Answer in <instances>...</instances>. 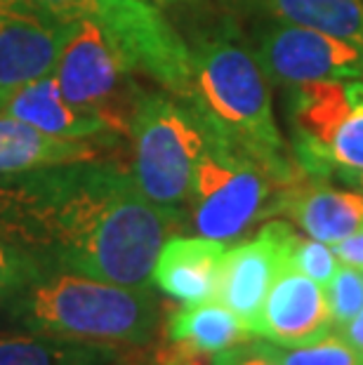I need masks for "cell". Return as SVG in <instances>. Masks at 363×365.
I'll return each mask as SVG.
<instances>
[{
	"label": "cell",
	"instance_id": "7402d4cb",
	"mask_svg": "<svg viewBox=\"0 0 363 365\" xmlns=\"http://www.w3.org/2000/svg\"><path fill=\"white\" fill-rule=\"evenodd\" d=\"M41 274L43 269L17 245H12L0 231V304L5 307L7 299H12L21 287Z\"/></svg>",
	"mask_w": 363,
	"mask_h": 365
},
{
	"label": "cell",
	"instance_id": "cb8c5ba5",
	"mask_svg": "<svg viewBox=\"0 0 363 365\" xmlns=\"http://www.w3.org/2000/svg\"><path fill=\"white\" fill-rule=\"evenodd\" d=\"M43 12H48L50 17L57 21H76L81 17H92L97 7V0H34Z\"/></svg>",
	"mask_w": 363,
	"mask_h": 365
},
{
	"label": "cell",
	"instance_id": "7c38bea8",
	"mask_svg": "<svg viewBox=\"0 0 363 365\" xmlns=\"http://www.w3.org/2000/svg\"><path fill=\"white\" fill-rule=\"evenodd\" d=\"M333 330L326 287L297 269L285 267L267 294L257 337L279 346H300Z\"/></svg>",
	"mask_w": 363,
	"mask_h": 365
},
{
	"label": "cell",
	"instance_id": "9a60e30c",
	"mask_svg": "<svg viewBox=\"0 0 363 365\" xmlns=\"http://www.w3.org/2000/svg\"><path fill=\"white\" fill-rule=\"evenodd\" d=\"M0 113L12 115L43 132L71 139H104L113 142L116 132L102 115L71 104L61 92L55 73L14 90L0 102Z\"/></svg>",
	"mask_w": 363,
	"mask_h": 365
},
{
	"label": "cell",
	"instance_id": "603a6c76",
	"mask_svg": "<svg viewBox=\"0 0 363 365\" xmlns=\"http://www.w3.org/2000/svg\"><path fill=\"white\" fill-rule=\"evenodd\" d=\"M288 267L297 269L300 274L309 276L312 281L326 287L330 283V278L335 276L337 271V257L333 252V247L328 243H321V240L314 238H302L297 236L295 245H292L290 252V262Z\"/></svg>",
	"mask_w": 363,
	"mask_h": 365
},
{
	"label": "cell",
	"instance_id": "277c9868",
	"mask_svg": "<svg viewBox=\"0 0 363 365\" xmlns=\"http://www.w3.org/2000/svg\"><path fill=\"white\" fill-rule=\"evenodd\" d=\"M128 135L137 189L151 203L184 212L208 144V120L189 99L140 92Z\"/></svg>",
	"mask_w": 363,
	"mask_h": 365
},
{
	"label": "cell",
	"instance_id": "7a4b0ae2",
	"mask_svg": "<svg viewBox=\"0 0 363 365\" xmlns=\"http://www.w3.org/2000/svg\"><path fill=\"white\" fill-rule=\"evenodd\" d=\"M5 309L26 332L78 344L146 346L158 328V299L151 287L68 271H43L7 299Z\"/></svg>",
	"mask_w": 363,
	"mask_h": 365
},
{
	"label": "cell",
	"instance_id": "83f0119b",
	"mask_svg": "<svg viewBox=\"0 0 363 365\" xmlns=\"http://www.w3.org/2000/svg\"><path fill=\"white\" fill-rule=\"evenodd\" d=\"M31 7H38L34 0H0V14L17 12V10H31Z\"/></svg>",
	"mask_w": 363,
	"mask_h": 365
},
{
	"label": "cell",
	"instance_id": "d4e9b609",
	"mask_svg": "<svg viewBox=\"0 0 363 365\" xmlns=\"http://www.w3.org/2000/svg\"><path fill=\"white\" fill-rule=\"evenodd\" d=\"M213 365H279L272 356H267L262 349L250 339L248 344L227 349V351L215 354Z\"/></svg>",
	"mask_w": 363,
	"mask_h": 365
},
{
	"label": "cell",
	"instance_id": "8992f818",
	"mask_svg": "<svg viewBox=\"0 0 363 365\" xmlns=\"http://www.w3.org/2000/svg\"><path fill=\"white\" fill-rule=\"evenodd\" d=\"M290 144L305 177L363 170V78L288 88Z\"/></svg>",
	"mask_w": 363,
	"mask_h": 365
},
{
	"label": "cell",
	"instance_id": "52a82bcc",
	"mask_svg": "<svg viewBox=\"0 0 363 365\" xmlns=\"http://www.w3.org/2000/svg\"><path fill=\"white\" fill-rule=\"evenodd\" d=\"M128 66L95 17L68 21L55 78L71 104L95 111L116 132H128L137 92Z\"/></svg>",
	"mask_w": 363,
	"mask_h": 365
},
{
	"label": "cell",
	"instance_id": "8fae6325",
	"mask_svg": "<svg viewBox=\"0 0 363 365\" xmlns=\"http://www.w3.org/2000/svg\"><path fill=\"white\" fill-rule=\"evenodd\" d=\"M68 24L41 7L0 14V102L55 73Z\"/></svg>",
	"mask_w": 363,
	"mask_h": 365
},
{
	"label": "cell",
	"instance_id": "44dd1931",
	"mask_svg": "<svg viewBox=\"0 0 363 365\" xmlns=\"http://www.w3.org/2000/svg\"><path fill=\"white\" fill-rule=\"evenodd\" d=\"M326 294L333 325L339 328L363 309V271L339 264L335 276L326 285Z\"/></svg>",
	"mask_w": 363,
	"mask_h": 365
},
{
	"label": "cell",
	"instance_id": "9c48e42d",
	"mask_svg": "<svg viewBox=\"0 0 363 365\" xmlns=\"http://www.w3.org/2000/svg\"><path fill=\"white\" fill-rule=\"evenodd\" d=\"M250 43L265 76L285 90L314 81L363 78L357 45L323 31L257 19Z\"/></svg>",
	"mask_w": 363,
	"mask_h": 365
},
{
	"label": "cell",
	"instance_id": "3957f363",
	"mask_svg": "<svg viewBox=\"0 0 363 365\" xmlns=\"http://www.w3.org/2000/svg\"><path fill=\"white\" fill-rule=\"evenodd\" d=\"M189 54V92L182 99H189L210 125L257 158L283 186L305 180L276 123L267 76L252 50L220 34L198 38Z\"/></svg>",
	"mask_w": 363,
	"mask_h": 365
},
{
	"label": "cell",
	"instance_id": "4316f807",
	"mask_svg": "<svg viewBox=\"0 0 363 365\" xmlns=\"http://www.w3.org/2000/svg\"><path fill=\"white\" fill-rule=\"evenodd\" d=\"M335 330L342 335L347 344H352L359 354H363V309L352 318V321H347L344 325H339Z\"/></svg>",
	"mask_w": 363,
	"mask_h": 365
},
{
	"label": "cell",
	"instance_id": "2e32d148",
	"mask_svg": "<svg viewBox=\"0 0 363 365\" xmlns=\"http://www.w3.org/2000/svg\"><path fill=\"white\" fill-rule=\"evenodd\" d=\"M104 139H71L43 132L29 123L0 113V175H17L52 165L99 158Z\"/></svg>",
	"mask_w": 363,
	"mask_h": 365
},
{
	"label": "cell",
	"instance_id": "ba28073f",
	"mask_svg": "<svg viewBox=\"0 0 363 365\" xmlns=\"http://www.w3.org/2000/svg\"><path fill=\"white\" fill-rule=\"evenodd\" d=\"M130 73H144L175 97H187L191 54L184 38L146 0H97L95 14Z\"/></svg>",
	"mask_w": 363,
	"mask_h": 365
},
{
	"label": "cell",
	"instance_id": "5b68a950",
	"mask_svg": "<svg viewBox=\"0 0 363 365\" xmlns=\"http://www.w3.org/2000/svg\"><path fill=\"white\" fill-rule=\"evenodd\" d=\"M285 189L257 158L208 123V144L196 168L187 220L198 236L231 243L276 215Z\"/></svg>",
	"mask_w": 363,
	"mask_h": 365
},
{
	"label": "cell",
	"instance_id": "6da1fadb",
	"mask_svg": "<svg viewBox=\"0 0 363 365\" xmlns=\"http://www.w3.org/2000/svg\"><path fill=\"white\" fill-rule=\"evenodd\" d=\"M187 215L151 203L106 158L0 175V231L43 271L151 287L163 243Z\"/></svg>",
	"mask_w": 363,
	"mask_h": 365
},
{
	"label": "cell",
	"instance_id": "4dcf8cb0",
	"mask_svg": "<svg viewBox=\"0 0 363 365\" xmlns=\"http://www.w3.org/2000/svg\"><path fill=\"white\" fill-rule=\"evenodd\" d=\"M359 54H361V71H363V45H359Z\"/></svg>",
	"mask_w": 363,
	"mask_h": 365
},
{
	"label": "cell",
	"instance_id": "5bb4252c",
	"mask_svg": "<svg viewBox=\"0 0 363 365\" xmlns=\"http://www.w3.org/2000/svg\"><path fill=\"white\" fill-rule=\"evenodd\" d=\"M279 212L288 215L309 238L335 245L363 229V193L300 180L283 191Z\"/></svg>",
	"mask_w": 363,
	"mask_h": 365
},
{
	"label": "cell",
	"instance_id": "e0dca14e",
	"mask_svg": "<svg viewBox=\"0 0 363 365\" xmlns=\"http://www.w3.org/2000/svg\"><path fill=\"white\" fill-rule=\"evenodd\" d=\"M238 12L285 21L363 45V0H222Z\"/></svg>",
	"mask_w": 363,
	"mask_h": 365
},
{
	"label": "cell",
	"instance_id": "ac0fdd59",
	"mask_svg": "<svg viewBox=\"0 0 363 365\" xmlns=\"http://www.w3.org/2000/svg\"><path fill=\"white\" fill-rule=\"evenodd\" d=\"M165 339L196 346L205 354H220L248 344L255 335L229 307H224L220 299H210L203 304H182L170 314Z\"/></svg>",
	"mask_w": 363,
	"mask_h": 365
},
{
	"label": "cell",
	"instance_id": "484cf974",
	"mask_svg": "<svg viewBox=\"0 0 363 365\" xmlns=\"http://www.w3.org/2000/svg\"><path fill=\"white\" fill-rule=\"evenodd\" d=\"M330 247H333V252H335L339 264H347V267H354V269L363 271V229L359 231V234L339 240V243L330 245Z\"/></svg>",
	"mask_w": 363,
	"mask_h": 365
},
{
	"label": "cell",
	"instance_id": "30bf717a",
	"mask_svg": "<svg viewBox=\"0 0 363 365\" xmlns=\"http://www.w3.org/2000/svg\"><path fill=\"white\" fill-rule=\"evenodd\" d=\"M297 234L285 222L265 224L257 236L227 247L220 271L218 299L229 307L257 337L267 294L281 271L288 267Z\"/></svg>",
	"mask_w": 363,
	"mask_h": 365
},
{
	"label": "cell",
	"instance_id": "d6986e66",
	"mask_svg": "<svg viewBox=\"0 0 363 365\" xmlns=\"http://www.w3.org/2000/svg\"><path fill=\"white\" fill-rule=\"evenodd\" d=\"M128 349L43 335H0V365H126Z\"/></svg>",
	"mask_w": 363,
	"mask_h": 365
},
{
	"label": "cell",
	"instance_id": "f546056e",
	"mask_svg": "<svg viewBox=\"0 0 363 365\" xmlns=\"http://www.w3.org/2000/svg\"><path fill=\"white\" fill-rule=\"evenodd\" d=\"M146 3L156 5L158 10H170V7H180V5H191L196 0H146Z\"/></svg>",
	"mask_w": 363,
	"mask_h": 365
},
{
	"label": "cell",
	"instance_id": "f1b7e54d",
	"mask_svg": "<svg viewBox=\"0 0 363 365\" xmlns=\"http://www.w3.org/2000/svg\"><path fill=\"white\" fill-rule=\"evenodd\" d=\"M337 177L342 182H347L349 186H354V189H359L363 193V170H361V173H339Z\"/></svg>",
	"mask_w": 363,
	"mask_h": 365
},
{
	"label": "cell",
	"instance_id": "ffe728a7",
	"mask_svg": "<svg viewBox=\"0 0 363 365\" xmlns=\"http://www.w3.org/2000/svg\"><path fill=\"white\" fill-rule=\"evenodd\" d=\"M255 344L279 365H363V354L347 344L337 330L300 346H279L260 337H255Z\"/></svg>",
	"mask_w": 363,
	"mask_h": 365
},
{
	"label": "cell",
	"instance_id": "4fadbf2b",
	"mask_svg": "<svg viewBox=\"0 0 363 365\" xmlns=\"http://www.w3.org/2000/svg\"><path fill=\"white\" fill-rule=\"evenodd\" d=\"M227 243L205 236H170L158 252L151 281L180 304L218 299Z\"/></svg>",
	"mask_w": 363,
	"mask_h": 365
}]
</instances>
